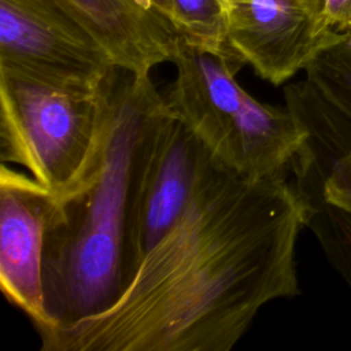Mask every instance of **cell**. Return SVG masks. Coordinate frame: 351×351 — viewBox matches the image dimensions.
Instances as JSON below:
<instances>
[{
	"mask_svg": "<svg viewBox=\"0 0 351 351\" xmlns=\"http://www.w3.org/2000/svg\"><path fill=\"white\" fill-rule=\"evenodd\" d=\"M213 163L214 158L195 133L171 115L138 197L134 241L140 265L188 213Z\"/></svg>",
	"mask_w": 351,
	"mask_h": 351,
	"instance_id": "9",
	"label": "cell"
},
{
	"mask_svg": "<svg viewBox=\"0 0 351 351\" xmlns=\"http://www.w3.org/2000/svg\"><path fill=\"white\" fill-rule=\"evenodd\" d=\"M169 5L170 22L178 38L200 49L234 58L226 43L221 0H169Z\"/></svg>",
	"mask_w": 351,
	"mask_h": 351,
	"instance_id": "11",
	"label": "cell"
},
{
	"mask_svg": "<svg viewBox=\"0 0 351 351\" xmlns=\"http://www.w3.org/2000/svg\"><path fill=\"white\" fill-rule=\"evenodd\" d=\"M329 22L339 30L351 34V0H322Z\"/></svg>",
	"mask_w": 351,
	"mask_h": 351,
	"instance_id": "14",
	"label": "cell"
},
{
	"mask_svg": "<svg viewBox=\"0 0 351 351\" xmlns=\"http://www.w3.org/2000/svg\"><path fill=\"white\" fill-rule=\"evenodd\" d=\"M107 112L108 75L99 85H70L0 70V160L66 196L96 166Z\"/></svg>",
	"mask_w": 351,
	"mask_h": 351,
	"instance_id": "4",
	"label": "cell"
},
{
	"mask_svg": "<svg viewBox=\"0 0 351 351\" xmlns=\"http://www.w3.org/2000/svg\"><path fill=\"white\" fill-rule=\"evenodd\" d=\"M171 112L151 74L114 67L108 112L93 171L58 197L43 258L45 322L38 336L111 307L140 262L134 225L141 186Z\"/></svg>",
	"mask_w": 351,
	"mask_h": 351,
	"instance_id": "2",
	"label": "cell"
},
{
	"mask_svg": "<svg viewBox=\"0 0 351 351\" xmlns=\"http://www.w3.org/2000/svg\"><path fill=\"white\" fill-rule=\"evenodd\" d=\"M58 196L7 163L0 169V287L36 330L45 322L43 258Z\"/></svg>",
	"mask_w": 351,
	"mask_h": 351,
	"instance_id": "8",
	"label": "cell"
},
{
	"mask_svg": "<svg viewBox=\"0 0 351 351\" xmlns=\"http://www.w3.org/2000/svg\"><path fill=\"white\" fill-rule=\"evenodd\" d=\"M303 213L285 176L217 160L188 213L107 310L40 335L43 351H229L269 302L299 295Z\"/></svg>",
	"mask_w": 351,
	"mask_h": 351,
	"instance_id": "1",
	"label": "cell"
},
{
	"mask_svg": "<svg viewBox=\"0 0 351 351\" xmlns=\"http://www.w3.org/2000/svg\"><path fill=\"white\" fill-rule=\"evenodd\" d=\"M145 3L147 7H149L152 11H155L156 14L162 15L163 18H166L170 22V5H169V0H143ZM171 23V22H170Z\"/></svg>",
	"mask_w": 351,
	"mask_h": 351,
	"instance_id": "15",
	"label": "cell"
},
{
	"mask_svg": "<svg viewBox=\"0 0 351 351\" xmlns=\"http://www.w3.org/2000/svg\"><path fill=\"white\" fill-rule=\"evenodd\" d=\"M324 195L328 200L351 208V145L329 166L324 181Z\"/></svg>",
	"mask_w": 351,
	"mask_h": 351,
	"instance_id": "13",
	"label": "cell"
},
{
	"mask_svg": "<svg viewBox=\"0 0 351 351\" xmlns=\"http://www.w3.org/2000/svg\"><path fill=\"white\" fill-rule=\"evenodd\" d=\"M232 55L281 85L326 49L350 38L325 15L322 0H221Z\"/></svg>",
	"mask_w": 351,
	"mask_h": 351,
	"instance_id": "6",
	"label": "cell"
},
{
	"mask_svg": "<svg viewBox=\"0 0 351 351\" xmlns=\"http://www.w3.org/2000/svg\"><path fill=\"white\" fill-rule=\"evenodd\" d=\"M171 62L177 75L163 99L214 160L251 181L285 176L306 137L291 110L248 95L236 81L244 64L232 56L177 38Z\"/></svg>",
	"mask_w": 351,
	"mask_h": 351,
	"instance_id": "3",
	"label": "cell"
},
{
	"mask_svg": "<svg viewBox=\"0 0 351 351\" xmlns=\"http://www.w3.org/2000/svg\"><path fill=\"white\" fill-rule=\"evenodd\" d=\"M96 41L115 67L133 74L171 62L177 33L173 25L143 0H62Z\"/></svg>",
	"mask_w": 351,
	"mask_h": 351,
	"instance_id": "10",
	"label": "cell"
},
{
	"mask_svg": "<svg viewBox=\"0 0 351 351\" xmlns=\"http://www.w3.org/2000/svg\"><path fill=\"white\" fill-rule=\"evenodd\" d=\"M284 96L306 133L291 162L303 225L315 234L326 258L351 288V208L324 195L329 166L351 145V122L307 80L285 86Z\"/></svg>",
	"mask_w": 351,
	"mask_h": 351,
	"instance_id": "7",
	"label": "cell"
},
{
	"mask_svg": "<svg viewBox=\"0 0 351 351\" xmlns=\"http://www.w3.org/2000/svg\"><path fill=\"white\" fill-rule=\"evenodd\" d=\"M106 49L62 0H0V70L70 85H99Z\"/></svg>",
	"mask_w": 351,
	"mask_h": 351,
	"instance_id": "5",
	"label": "cell"
},
{
	"mask_svg": "<svg viewBox=\"0 0 351 351\" xmlns=\"http://www.w3.org/2000/svg\"><path fill=\"white\" fill-rule=\"evenodd\" d=\"M304 71L306 80L351 122V37L322 52Z\"/></svg>",
	"mask_w": 351,
	"mask_h": 351,
	"instance_id": "12",
	"label": "cell"
}]
</instances>
